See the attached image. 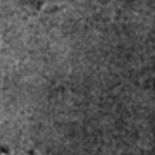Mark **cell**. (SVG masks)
<instances>
[{
	"instance_id": "6da1fadb",
	"label": "cell",
	"mask_w": 155,
	"mask_h": 155,
	"mask_svg": "<svg viewBox=\"0 0 155 155\" xmlns=\"http://www.w3.org/2000/svg\"><path fill=\"white\" fill-rule=\"evenodd\" d=\"M11 155H19V153H11Z\"/></svg>"
}]
</instances>
